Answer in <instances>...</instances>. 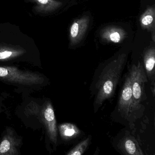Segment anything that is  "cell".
<instances>
[{
    "mask_svg": "<svg viewBox=\"0 0 155 155\" xmlns=\"http://www.w3.org/2000/svg\"><path fill=\"white\" fill-rule=\"evenodd\" d=\"M127 59L126 53L119 54L96 71L90 89L94 97L95 113L97 112L106 101L114 97Z\"/></svg>",
    "mask_w": 155,
    "mask_h": 155,
    "instance_id": "1",
    "label": "cell"
},
{
    "mask_svg": "<svg viewBox=\"0 0 155 155\" xmlns=\"http://www.w3.org/2000/svg\"><path fill=\"white\" fill-rule=\"evenodd\" d=\"M128 73L131 80L132 91L131 113L140 109L141 103L146 99L145 84L147 78L142 62L140 61L137 65H133Z\"/></svg>",
    "mask_w": 155,
    "mask_h": 155,
    "instance_id": "2",
    "label": "cell"
},
{
    "mask_svg": "<svg viewBox=\"0 0 155 155\" xmlns=\"http://www.w3.org/2000/svg\"><path fill=\"white\" fill-rule=\"evenodd\" d=\"M132 105V91L129 74L125 78L121 88L118 103L119 112L124 117L127 118L131 114Z\"/></svg>",
    "mask_w": 155,
    "mask_h": 155,
    "instance_id": "3",
    "label": "cell"
},
{
    "mask_svg": "<svg viewBox=\"0 0 155 155\" xmlns=\"http://www.w3.org/2000/svg\"><path fill=\"white\" fill-rule=\"evenodd\" d=\"M89 21L88 16H85L73 22L70 28L71 46H75L81 40L87 30Z\"/></svg>",
    "mask_w": 155,
    "mask_h": 155,
    "instance_id": "4",
    "label": "cell"
},
{
    "mask_svg": "<svg viewBox=\"0 0 155 155\" xmlns=\"http://www.w3.org/2000/svg\"><path fill=\"white\" fill-rule=\"evenodd\" d=\"M100 34L104 41L114 43H120L127 36V32L124 29L116 26L106 27L102 29Z\"/></svg>",
    "mask_w": 155,
    "mask_h": 155,
    "instance_id": "5",
    "label": "cell"
},
{
    "mask_svg": "<svg viewBox=\"0 0 155 155\" xmlns=\"http://www.w3.org/2000/svg\"><path fill=\"white\" fill-rule=\"evenodd\" d=\"M144 70L147 78L151 82L152 87H155V49L151 47L146 51L143 56Z\"/></svg>",
    "mask_w": 155,
    "mask_h": 155,
    "instance_id": "6",
    "label": "cell"
},
{
    "mask_svg": "<svg viewBox=\"0 0 155 155\" xmlns=\"http://www.w3.org/2000/svg\"><path fill=\"white\" fill-rule=\"evenodd\" d=\"M120 147L127 155H143L142 152L138 143L133 137H124L119 144Z\"/></svg>",
    "mask_w": 155,
    "mask_h": 155,
    "instance_id": "7",
    "label": "cell"
},
{
    "mask_svg": "<svg viewBox=\"0 0 155 155\" xmlns=\"http://www.w3.org/2000/svg\"><path fill=\"white\" fill-rule=\"evenodd\" d=\"M155 9L154 7H148L141 15L140 19V26L144 30H155Z\"/></svg>",
    "mask_w": 155,
    "mask_h": 155,
    "instance_id": "8",
    "label": "cell"
},
{
    "mask_svg": "<svg viewBox=\"0 0 155 155\" xmlns=\"http://www.w3.org/2000/svg\"><path fill=\"white\" fill-rule=\"evenodd\" d=\"M60 132L62 137L67 140L75 139L81 134V130L76 125L67 123L61 126Z\"/></svg>",
    "mask_w": 155,
    "mask_h": 155,
    "instance_id": "9",
    "label": "cell"
},
{
    "mask_svg": "<svg viewBox=\"0 0 155 155\" xmlns=\"http://www.w3.org/2000/svg\"><path fill=\"white\" fill-rule=\"evenodd\" d=\"M91 140V137L89 136L87 138L80 142L73 149L71 150L67 155H81L85 152Z\"/></svg>",
    "mask_w": 155,
    "mask_h": 155,
    "instance_id": "10",
    "label": "cell"
},
{
    "mask_svg": "<svg viewBox=\"0 0 155 155\" xmlns=\"http://www.w3.org/2000/svg\"><path fill=\"white\" fill-rule=\"evenodd\" d=\"M44 117L48 122L54 121L55 119V114L52 107H48L44 112Z\"/></svg>",
    "mask_w": 155,
    "mask_h": 155,
    "instance_id": "11",
    "label": "cell"
},
{
    "mask_svg": "<svg viewBox=\"0 0 155 155\" xmlns=\"http://www.w3.org/2000/svg\"><path fill=\"white\" fill-rule=\"evenodd\" d=\"M10 146V143L8 140H3L0 145V152L3 153L8 151Z\"/></svg>",
    "mask_w": 155,
    "mask_h": 155,
    "instance_id": "12",
    "label": "cell"
},
{
    "mask_svg": "<svg viewBox=\"0 0 155 155\" xmlns=\"http://www.w3.org/2000/svg\"><path fill=\"white\" fill-rule=\"evenodd\" d=\"M12 53L11 51H8L1 52H0V59H4L9 58L12 55Z\"/></svg>",
    "mask_w": 155,
    "mask_h": 155,
    "instance_id": "13",
    "label": "cell"
},
{
    "mask_svg": "<svg viewBox=\"0 0 155 155\" xmlns=\"http://www.w3.org/2000/svg\"><path fill=\"white\" fill-rule=\"evenodd\" d=\"M8 71L5 68H0V77H4L8 75Z\"/></svg>",
    "mask_w": 155,
    "mask_h": 155,
    "instance_id": "14",
    "label": "cell"
},
{
    "mask_svg": "<svg viewBox=\"0 0 155 155\" xmlns=\"http://www.w3.org/2000/svg\"><path fill=\"white\" fill-rule=\"evenodd\" d=\"M38 2L42 4H48L49 2L53 1L52 0H38Z\"/></svg>",
    "mask_w": 155,
    "mask_h": 155,
    "instance_id": "15",
    "label": "cell"
}]
</instances>
